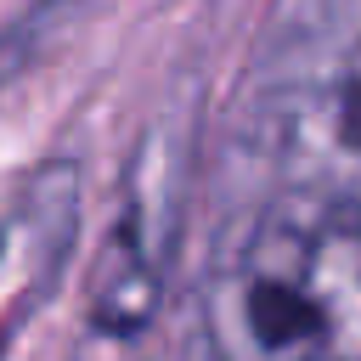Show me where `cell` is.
I'll list each match as a JSON object with an SVG mask.
<instances>
[{
    "mask_svg": "<svg viewBox=\"0 0 361 361\" xmlns=\"http://www.w3.org/2000/svg\"><path fill=\"white\" fill-rule=\"evenodd\" d=\"M158 305V259L147 248V237L124 220L118 237L107 243V259H102V276H96V327L102 333H135Z\"/></svg>",
    "mask_w": 361,
    "mask_h": 361,
    "instance_id": "3957f363",
    "label": "cell"
},
{
    "mask_svg": "<svg viewBox=\"0 0 361 361\" xmlns=\"http://www.w3.org/2000/svg\"><path fill=\"white\" fill-rule=\"evenodd\" d=\"M73 237V175H39L28 186V197L0 220V316L28 305L56 259H62V243Z\"/></svg>",
    "mask_w": 361,
    "mask_h": 361,
    "instance_id": "7a4b0ae2",
    "label": "cell"
},
{
    "mask_svg": "<svg viewBox=\"0 0 361 361\" xmlns=\"http://www.w3.org/2000/svg\"><path fill=\"white\" fill-rule=\"evenodd\" d=\"M203 327L220 361H361V214L265 209L220 259Z\"/></svg>",
    "mask_w": 361,
    "mask_h": 361,
    "instance_id": "6da1fadb",
    "label": "cell"
},
{
    "mask_svg": "<svg viewBox=\"0 0 361 361\" xmlns=\"http://www.w3.org/2000/svg\"><path fill=\"white\" fill-rule=\"evenodd\" d=\"M316 113V130H322V141L327 147H338L344 158H361V51L316 90V102H310Z\"/></svg>",
    "mask_w": 361,
    "mask_h": 361,
    "instance_id": "277c9868",
    "label": "cell"
}]
</instances>
